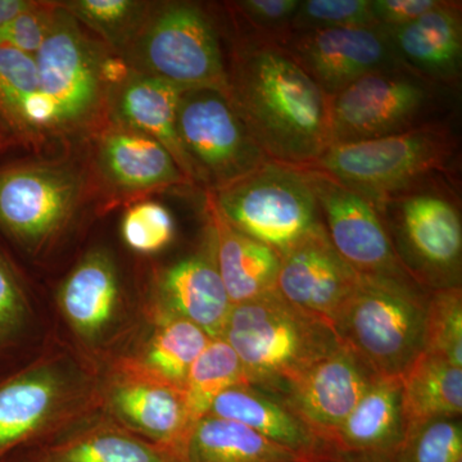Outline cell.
I'll use <instances>...</instances> for the list:
<instances>
[{"label":"cell","instance_id":"cell-1","mask_svg":"<svg viewBox=\"0 0 462 462\" xmlns=\"http://www.w3.org/2000/svg\"><path fill=\"white\" fill-rule=\"evenodd\" d=\"M227 98L273 162L300 169L330 145V97L272 39L248 33L234 45Z\"/></svg>","mask_w":462,"mask_h":462},{"label":"cell","instance_id":"cell-2","mask_svg":"<svg viewBox=\"0 0 462 462\" xmlns=\"http://www.w3.org/2000/svg\"><path fill=\"white\" fill-rule=\"evenodd\" d=\"M102 366L60 337L0 372V462L33 457L102 415Z\"/></svg>","mask_w":462,"mask_h":462},{"label":"cell","instance_id":"cell-3","mask_svg":"<svg viewBox=\"0 0 462 462\" xmlns=\"http://www.w3.org/2000/svg\"><path fill=\"white\" fill-rule=\"evenodd\" d=\"M221 338L242 363L248 384L279 396L342 346L331 322L273 291L233 305Z\"/></svg>","mask_w":462,"mask_h":462},{"label":"cell","instance_id":"cell-4","mask_svg":"<svg viewBox=\"0 0 462 462\" xmlns=\"http://www.w3.org/2000/svg\"><path fill=\"white\" fill-rule=\"evenodd\" d=\"M57 334L99 366L129 351L144 324V298L127 294L117 261L91 248L67 273L51 302Z\"/></svg>","mask_w":462,"mask_h":462},{"label":"cell","instance_id":"cell-5","mask_svg":"<svg viewBox=\"0 0 462 462\" xmlns=\"http://www.w3.org/2000/svg\"><path fill=\"white\" fill-rule=\"evenodd\" d=\"M427 306L412 279L360 275L333 327L379 376L402 378L425 352Z\"/></svg>","mask_w":462,"mask_h":462},{"label":"cell","instance_id":"cell-6","mask_svg":"<svg viewBox=\"0 0 462 462\" xmlns=\"http://www.w3.org/2000/svg\"><path fill=\"white\" fill-rule=\"evenodd\" d=\"M457 142L434 123L374 141L330 145L305 169L325 173L379 206L448 175Z\"/></svg>","mask_w":462,"mask_h":462},{"label":"cell","instance_id":"cell-7","mask_svg":"<svg viewBox=\"0 0 462 462\" xmlns=\"http://www.w3.org/2000/svg\"><path fill=\"white\" fill-rule=\"evenodd\" d=\"M207 199L227 223L279 256L324 225L305 170L273 161Z\"/></svg>","mask_w":462,"mask_h":462},{"label":"cell","instance_id":"cell-8","mask_svg":"<svg viewBox=\"0 0 462 462\" xmlns=\"http://www.w3.org/2000/svg\"><path fill=\"white\" fill-rule=\"evenodd\" d=\"M129 51L134 71L185 89H214L227 97L220 38L202 7L171 2L149 9Z\"/></svg>","mask_w":462,"mask_h":462},{"label":"cell","instance_id":"cell-9","mask_svg":"<svg viewBox=\"0 0 462 462\" xmlns=\"http://www.w3.org/2000/svg\"><path fill=\"white\" fill-rule=\"evenodd\" d=\"M81 178L74 167L18 163L0 169V238L30 260L56 247L74 217Z\"/></svg>","mask_w":462,"mask_h":462},{"label":"cell","instance_id":"cell-10","mask_svg":"<svg viewBox=\"0 0 462 462\" xmlns=\"http://www.w3.org/2000/svg\"><path fill=\"white\" fill-rule=\"evenodd\" d=\"M375 207L413 281L422 288L460 285L462 224L447 190L433 181Z\"/></svg>","mask_w":462,"mask_h":462},{"label":"cell","instance_id":"cell-11","mask_svg":"<svg viewBox=\"0 0 462 462\" xmlns=\"http://www.w3.org/2000/svg\"><path fill=\"white\" fill-rule=\"evenodd\" d=\"M437 87L407 69L358 79L330 98V145L374 141L437 123L430 120Z\"/></svg>","mask_w":462,"mask_h":462},{"label":"cell","instance_id":"cell-12","mask_svg":"<svg viewBox=\"0 0 462 462\" xmlns=\"http://www.w3.org/2000/svg\"><path fill=\"white\" fill-rule=\"evenodd\" d=\"M33 57L50 132L74 130L93 120L106 94L105 56L62 5H57L51 32Z\"/></svg>","mask_w":462,"mask_h":462},{"label":"cell","instance_id":"cell-13","mask_svg":"<svg viewBox=\"0 0 462 462\" xmlns=\"http://www.w3.org/2000/svg\"><path fill=\"white\" fill-rule=\"evenodd\" d=\"M178 132L197 182L217 191L270 161L221 91L189 89L182 94Z\"/></svg>","mask_w":462,"mask_h":462},{"label":"cell","instance_id":"cell-14","mask_svg":"<svg viewBox=\"0 0 462 462\" xmlns=\"http://www.w3.org/2000/svg\"><path fill=\"white\" fill-rule=\"evenodd\" d=\"M102 370L103 415L175 454L189 430L184 391L152 375L125 356Z\"/></svg>","mask_w":462,"mask_h":462},{"label":"cell","instance_id":"cell-15","mask_svg":"<svg viewBox=\"0 0 462 462\" xmlns=\"http://www.w3.org/2000/svg\"><path fill=\"white\" fill-rule=\"evenodd\" d=\"M303 170L315 191L325 230L343 260L360 275L412 279L375 205L325 173Z\"/></svg>","mask_w":462,"mask_h":462},{"label":"cell","instance_id":"cell-16","mask_svg":"<svg viewBox=\"0 0 462 462\" xmlns=\"http://www.w3.org/2000/svg\"><path fill=\"white\" fill-rule=\"evenodd\" d=\"M275 42L330 98L364 76L404 69L378 25L288 32Z\"/></svg>","mask_w":462,"mask_h":462},{"label":"cell","instance_id":"cell-17","mask_svg":"<svg viewBox=\"0 0 462 462\" xmlns=\"http://www.w3.org/2000/svg\"><path fill=\"white\" fill-rule=\"evenodd\" d=\"M378 376L354 349L342 343L273 397L287 403L319 437L333 446L337 430Z\"/></svg>","mask_w":462,"mask_h":462},{"label":"cell","instance_id":"cell-18","mask_svg":"<svg viewBox=\"0 0 462 462\" xmlns=\"http://www.w3.org/2000/svg\"><path fill=\"white\" fill-rule=\"evenodd\" d=\"M358 281L360 273L343 260L321 225L281 254L276 291L291 305L333 325Z\"/></svg>","mask_w":462,"mask_h":462},{"label":"cell","instance_id":"cell-19","mask_svg":"<svg viewBox=\"0 0 462 462\" xmlns=\"http://www.w3.org/2000/svg\"><path fill=\"white\" fill-rule=\"evenodd\" d=\"M145 300L167 314L193 322L209 338L223 337L233 303L218 273L208 230L199 251L158 273Z\"/></svg>","mask_w":462,"mask_h":462},{"label":"cell","instance_id":"cell-20","mask_svg":"<svg viewBox=\"0 0 462 462\" xmlns=\"http://www.w3.org/2000/svg\"><path fill=\"white\" fill-rule=\"evenodd\" d=\"M11 249L0 238V372L25 363L58 337L51 305L42 302Z\"/></svg>","mask_w":462,"mask_h":462},{"label":"cell","instance_id":"cell-21","mask_svg":"<svg viewBox=\"0 0 462 462\" xmlns=\"http://www.w3.org/2000/svg\"><path fill=\"white\" fill-rule=\"evenodd\" d=\"M404 69L437 85H455L462 60L461 3L438 7L402 26L385 29Z\"/></svg>","mask_w":462,"mask_h":462},{"label":"cell","instance_id":"cell-22","mask_svg":"<svg viewBox=\"0 0 462 462\" xmlns=\"http://www.w3.org/2000/svg\"><path fill=\"white\" fill-rule=\"evenodd\" d=\"M189 89L134 71L109 93L112 114L118 126L144 134L171 153L188 181L196 172L182 148L178 132V111L182 94Z\"/></svg>","mask_w":462,"mask_h":462},{"label":"cell","instance_id":"cell-23","mask_svg":"<svg viewBox=\"0 0 462 462\" xmlns=\"http://www.w3.org/2000/svg\"><path fill=\"white\" fill-rule=\"evenodd\" d=\"M211 415L238 421L267 439L312 460H338V452L319 437L287 403L248 383L226 389L216 398Z\"/></svg>","mask_w":462,"mask_h":462},{"label":"cell","instance_id":"cell-24","mask_svg":"<svg viewBox=\"0 0 462 462\" xmlns=\"http://www.w3.org/2000/svg\"><path fill=\"white\" fill-rule=\"evenodd\" d=\"M407 434L402 379L378 376L333 438L339 455L393 457Z\"/></svg>","mask_w":462,"mask_h":462},{"label":"cell","instance_id":"cell-25","mask_svg":"<svg viewBox=\"0 0 462 462\" xmlns=\"http://www.w3.org/2000/svg\"><path fill=\"white\" fill-rule=\"evenodd\" d=\"M206 212L216 264L231 303L239 305L275 291L281 269L278 252L236 229L208 199Z\"/></svg>","mask_w":462,"mask_h":462},{"label":"cell","instance_id":"cell-26","mask_svg":"<svg viewBox=\"0 0 462 462\" xmlns=\"http://www.w3.org/2000/svg\"><path fill=\"white\" fill-rule=\"evenodd\" d=\"M144 312V324L123 356L152 375L184 389L191 365L212 338L193 322L167 314L145 297Z\"/></svg>","mask_w":462,"mask_h":462},{"label":"cell","instance_id":"cell-27","mask_svg":"<svg viewBox=\"0 0 462 462\" xmlns=\"http://www.w3.org/2000/svg\"><path fill=\"white\" fill-rule=\"evenodd\" d=\"M98 163L118 189L139 191L188 181L171 153L144 134L117 126L99 143Z\"/></svg>","mask_w":462,"mask_h":462},{"label":"cell","instance_id":"cell-28","mask_svg":"<svg viewBox=\"0 0 462 462\" xmlns=\"http://www.w3.org/2000/svg\"><path fill=\"white\" fill-rule=\"evenodd\" d=\"M175 454L178 462H320L278 445L238 421L211 413L188 430Z\"/></svg>","mask_w":462,"mask_h":462},{"label":"cell","instance_id":"cell-29","mask_svg":"<svg viewBox=\"0 0 462 462\" xmlns=\"http://www.w3.org/2000/svg\"><path fill=\"white\" fill-rule=\"evenodd\" d=\"M35 462H178L154 445L100 415L35 456Z\"/></svg>","mask_w":462,"mask_h":462},{"label":"cell","instance_id":"cell-30","mask_svg":"<svg viewBox=\"0 0 462 462\" xmlns=\"http://www.w3.org/2000/svg\"><path fill=\"white\" fill-rule=\"evenodd\" d=\"M407 430L439 418H461L462 367L424 352L402 376Z\"/></svg>","mask_w":462,"mask_h":462},{"label":"cell","instance_id":"cell-31","mask_svg":"<svg viewBox=\"0 0 462 462\" xmlns=\"http://www.w3.org/2000/svg\"><path fill=\"white\" fill-rule=\"evenodd\" d=\"M0 123L16 135L44 132L35 57L0 45Z\"/></svg>","mask_w":462,"mask_h":462},{"label":"cell","instance_id":"cell-32","mask_svg":"<svg viewBox=\"0 0 462 462\" xmlns=\"http://www.w3.org/2000/svg\"><path fill=\"white\" fill-rule=\"evenodd\" d=\"M243 383H247V379L234 349L223 338L211 339L191 365L182 389L188 428L190 430L208 415L216 398L223 392Z\"/></svg>","mask_w":462,"mask_h":462},{"label":"cell","instance_id":"cell-33","mask_svg":"<svg viewBox=\"0 0 462 462\" xmlns=\"http://www.w3.org/2000/svg\"><path fill=\"white\" fill-rule=\"evenodd\" d=\"M62 7L120 50L129 48L151 9L147 3L133 0H76Z\"/></svg>","mask_w":462,"mask_h":462},{"label":"cell","instance_id":"cell-34","mask_svg":"<svg viewBox=\"0 0 462 462\" xmlns=\"http://www.w3.org/2000/svg\"><path fill=\"white\" fill-rule=\"evenodd\" d=\"M425 352L462 367L461 285L433 289L428 293Z\"/></svg>","mask_w":462,"mask_h":462},{"label":"cell","instance_id":"cell-35","mask_svg":"<svg viewBox=\"0 0 462 462\" xmlns=\"http://www.w3.org/2000/svg\"><path fill=\"white\" fill-rule=\"evenodd\" d=\"M462 460L460 418L433 419L407 430L394 462H458Z\"/></svg>","mask_w":462,"mask_h":462},{"label":"cell","instance_id":"cell-36","mask_svg":"<svg viewBox=\"0 0 462 462\" xmlns=\"http://www.w3.org/2000/svg\"><path fill=\"white\" fill-rule=\"evenodd\" d=\"M175 234L171 212L154 200L130 207L121 221L125 245L139 254H160L171 245Z\"/></svg>","mask_w":462,"mask_h":462},{"label":"cell","instance_id":"cell-37","mask_svg":"<svg viewBox=\"0 0 462 462\" xmlns=\"http://www.w3.org/2000/svg\"><path fill=\"white\" fill-rule=\"evenodd\" d=\"M373 25L370 0H300L288 32Z\"/></svg>","mask_w":462,"mask_h":462},{"label":"cell","instance_id":"cell-38","mask_svg":"<svg viewBox=\"0 0 462 462\" xmlns=\"http://www.w3.org/2000/svg\"><path fill=\"white\" fill-rule=\"evenodd\" d=\"M57 5L36 2L0 25V45L35 56L47 39Z\"/></svg>","mask_w":462,"mask_h":462},{"label":"cell","instance_id":"cell-39","mask_svg":"<svg viewBox=\"0 0 462 462\" xmlns=\"http://www.w3.org/2000/svg\"><path fill=\"white\" fill-rule=\"evenodd\" d=\"M300 3V0H242L234 3V7L247 21L251 33L276 42L288 33Z\"/></svg>","mask_w":462,"mask_h":462},{"label":"cell","instance_id":"cell-40","mask_svg":"<svg viewBox=\"0 0 462 462\" xmlns=\"http://www.w3.org/2000/svg\"><path fill=\"white\" fill-rule=\"evenodd\" d=\"M442 0H370V11L376 25L384 29L411 23L440 5Z\"/></svg>","mask_w":462,"mask_h":462},{"label":"cell","instance_id":"cell-41","mask_svg":"<svg viewBox=\"0 0 462 462\" xmlns=\"http://www.w3.org/2000/svg\"><path fill=\"white\" fill-rule=\"evenodd\" d=\"M35 3L29 0H0V25L17 16L21 12L32 8Z\"/></svg>","mask_w":462,"mask_h":462},{"label":"cell","instance_id":"cell-42","mask_svg":"<svg viewBox=\"0 0 462 462\" xmlns=\"http://www.w3.org/2000/svg\"><path fill=\"white\" fill-rule=\"evenodd\" d=\"M340 462H394V458L387 456L342 455Z\"/></svg>","mask_w":462,"mask_h":462},{"label":"cell","instance_id":"cell-43","mask_svg":"<svg viewBox=\"0 0 462 462\" xmlns=\"http://www.w3.org/2000/svg\"><path fill=\"white\" fill-rule=\"evenodd\" d=\"M16 462H35V457L23 458V460H18Z\"/></svg>","mask_w":462,"mask_h":462},{"label":"cell","instance_id":"cell-44","mask_svg":"<svg viewBox=\"0 0 462 462\" xmlns=\"http://www.w3.org/2000/svg\"><path fill=\"white\" fill-rule=\"evenodd\" d=\"M342 461V456L338 458V460H331V461H320V462H340Z\"/></svg>","mask_w":462,"mask_h":462},{"label":"cell","instance_id":"cell-45","mask_svg":"<svg viewBox=\"0 0 462 462\" xmlns=\"http://www.w3.org/2000/svg\"><path fill=\"white\" fill-rule=\"evenodd\" d=\"M2 144H3V138H2V135H0V147H2Z\"/></svg>","mask_w":462,"mask_h":462}]
</instances>
